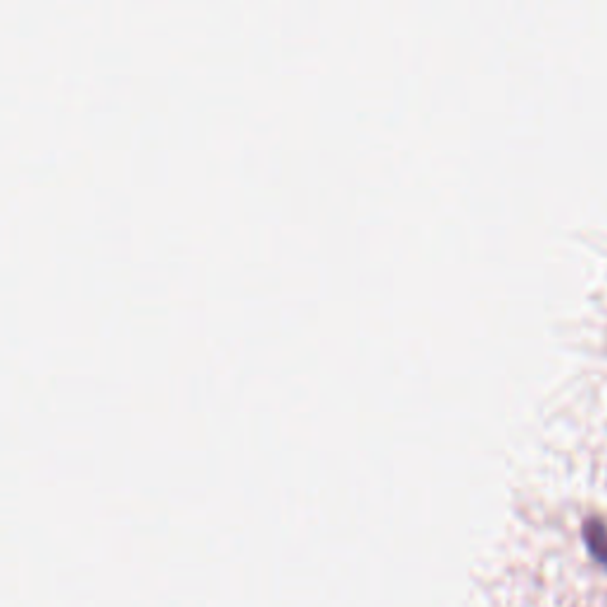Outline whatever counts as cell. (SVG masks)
I'll list each match as a JSON object with an SVG mask.
<instances>
[{
	"label": "cell",
	"instance_id": "obj_1",
	"mask_svg": "<svg viewBox=\"0 0 607 607\" xmlns=\"http://www.w3.org/2000/svg\"><path fill=\"white\" fill-rule=\"evenodd\" d=\"M584 544L591 553V558L607 569V525L600 517H586L582 527Z\"/></svg>",
	"mask_w": 607,
	"mask_h": 607
}]
</instances>
